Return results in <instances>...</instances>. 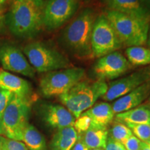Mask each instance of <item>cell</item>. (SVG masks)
Here are the masks:
<instances>
[{
  "label": "cell",
  "mask_w": 150,
  "mask_h": 150,
  "mask_svg": "<svg viewBox=\"0 0 150 150\" xmlns=\"http://www.w3.org/2000/svg\"><path fill=\"white\" fill-rule=\"evenodd\" d=\"M30 110L29 99L13 95L1 119L6 138L22 141L24 129L29 124Z\"/></svg>",
  "instance_id": "obj_7"
},
{
  "label": "cell",
  "mask_w": 150,
  "mask_h": 150,
  "mask_svg": "<svg viewBox=\"0 0 150 150\" xmlns=\"http://www.w3.org/2000/svg\"><path fill=\"white\" fill-rule=\"evenodd\" d=\"M131 131L133 135L142 142H148L150 140V125L147 124H125Z\"/></svg>",
  "instance_id": "obj_24"
},
{
  "label": "cell",
  "mask_w": 150,
  "mask_h": 150,
  "mask_svg": "<svg viewBox=\"0 0 150 150\" xmlns=\"http://www.w3.org/2000/svg\"><path fill=\"white\" fill-rule=\"evenodd\" d=\"M122 45L104 14L97 17L91 36L93 57L99 58L118 51Z\"/></svg>",
  "instance_id": "obj_8"
},
{
  "label": "cell",
  "mask_w": 150,
  "mask_h": 150,
  "mask_svg": "<svg viewBox=\"0 0 150 150\" xmlns=\"http://www.w3.org/2000/svg\"><path fill=\"white\" fill-rule=\"evenodd\" d=\"M141 142L134 135H132L129 137L122 144L127 150H140Z\"/></svg>",
  "instance_id": "obj_28"
},
{
  "label": "cell",
  "mask_w": 150,
  "mask_h": 150,
  "mask_svg": "<svg viewBox=\"0 0 150 150\" xmlns=\"http://www.w3.org/2000/svg\"><path fill=\"white\" fill-rule=\"evenodd\" d=\"M108 84L102 80L82 79L70 91L59 97L60 102L75 118L81 115L95 104L106 93Z\"/></svg>",
  "instance_id": "obj_3"
},
{
  "label": "cell",
  "mask_w": 150,
  "mask_h": 150,
  "mask_svg": "<svg viewBox=\"0 0 150 150\" xmlns=\"http://www.w3.org/2000/svg\"><path fill=\"white\" fill-rule=\"evenodd\" d=\"M149 95L150 80L114 101L111 105L112 110L114 113L117 114L132 109L141 105Z\"/></svg>",
  "instance_id": "obj_14"
},
{
  "label": "cell",
  "mask_w": 150,
  "mask_h": 150,
  "mask_svg": "<svg viewBox=\"0 0 150 150\" xmlns=\"http://www.w3.org/2000/svg\"><path fill=\"white\" fill-rule=\"evenodd\" d=\"M77 138L78 134L74 127L57 129L50 142V149L72 150Z\"/></svg>",
  "instance_id": "obj_18"
},
{
  "label": "cell",
  "mask_w": 150,
  "mask_h": 150,
  "mask_svg": "<svg viewBox=\"0 0 150 150\" xmlns=\"http://www.w3.org/2000/svg\"><path fill=\"white\" fill-rule=\"evenodd\" d=\"M0 136H3L6 137L5 130H4V128L2 120H1V119H0Z\"/></svg>",
  "instance_id": "obj_35"
},
{
  "label": "cell",
  "mask_w": 150,
  "mask_h": 150,
  "mask_svg": "<svg viewBox=\"0 0 150 150\" xmlns=\"http://www.w3.org/2000/svg\"><path fill=\"white\" fill-rule=\"evenodd\" d=\"M0 88L22 99H29L31 94V85L27 80L5 70L0 73Z\"/></svg>",
  "instance_id": "obj_16"
},
{
  "label": "cell",
  "mask_w": 150,
  "mask_h": 150,
  "mask_svg": "<svg viewBox=\"0 0 150 150\" xmlns=\"http://www.w3.org/2000/svg\"><path fill=\"white\" fill-rule=\"evenodd\" d=\"M22 141L29 150H47L44 136L33 125L29 123L24 129Z\"/></svg>",
  "instance_id": "obj_21"
},
{
  "label": "cell",
  "mask_w": 150,
  "mask_h": 150,
  "mask_svg": "<svg viewBox=\"0 0 150 150\" xmlns=\"http://www.w3.org/2000/svg\"><path fill=\"white\" fill-rule=\"evenodd\" d=\"M23 53L33 69L39 73L67 68L70 64L64 55L40 42L27 45L23 48Z\"/></svg>",
  "instance_id": "obj_5"
},
{
  "label": "cell",
  "mask_w": 150,
  "mask_h": 150,
  "mask_svg": "<svg viewBox=\"0 0 150 150\" xmlns=\"http://www.w3.org/2000/svg\"><path fill=\"white\" fill-rule=\"evenodd\" d=\"M143 7L150 13V0H140Z\"/></svg>",
  "instance_id": "obj_32"
},
{
  "label": "cell",
  "mask_w": 150,
  "mask_h": 150,
  "mask_svg": "<svg viewBox=\"0 0 150 150\" xmlns=\"http://www.w3.org/2000/svg\"><path fill=\"white\" fill-rule=\"evenodd\" d=\"M72 150H89V149L84 144L81 138L79 136H78L77 140L75 142L74 145L73 146Z\"/></svg>",
  "instance_id": "obj_30"
},
{
  "label": "cell",
  "mask_w": 150,
  "mask_h": 150,
  "mask_svg": "<svg viewBox=\"0 0 150 150\" xmlns=\"http://www.w3.org/2000/svg\"><path fill=\"white\" fill-rule=\"evenodd\" d=\"M104 15L122 46L129 47L146 44L150 22L114 11L107 10Z\"/></svg>",
  "instance_id": "obj_4"
},
{
  "label": "cell",
  "mask_w": 150,
  "mask_h": 150,
  "mask_svg": "<svg viewBox=\"0 0 150 150\" xmlns=\"http://www.w3.org/2000/svg\"><path fill=\"white\" fill-rule=\"evenodd\" d=\"M146 44L148 46V48L150 49V23L149 25V29H148V33H147V42Z\"/></svg>",
  "instance_id": "obj_36"
},
{
  "label": "cell",
  "mask_w": 150,
  "mask_h": 150,
  "mask_svg": "<svg viewBox=\"0 0 150 150\" xmlns=\"http://www.w3.org/2000/svg\"><path fill=\"white\" fill-rule=\"evenodd\" d=\"M107 10L117 11L150 22V13L140 3V0H103Z\"/></svg>",
  "instance_id": "obj_15"
},
{
  "label": "cell",
  "mask_w": 150,
  "mask_h": 150,
  "mask_svg": "<svg viewBox=\"0 0 150 150\" xmlns=\"http://www.w3.org/2000/svg\"><path fill=\"white\" fill-rule=\"evenodd\" d=\"M0 73H1V70H0Z\"/></svg>",
  "instance_id": "obj_41"
},
{
  "label": "cell",
  "mask_w": 150,
  "mask_h": 150,
  "mask_svg": "<svg viewBox=\"0 0 150 150\" xmlns=\"http://www.w3.org/2000/svg\"><path fill=\"white\" fill-rule=\"evenodd\" d=\"M13 94L0 88V119H2L4 112L12 99Z\"/></svg>",
  "instance_id": "obj_27"
},
{
  "label": "cell",
  "mask_w": 150,
  "mask_h": 150,
  "mask_svg": "<svg viewBox=\"0 0 150 150\" xmlns=\"http://www.w3.org/2000/svg\"><path fill=\"white\" fill-rule=\"evenodd\" d=\"M149 105H150V99H149Z\"/></svg>",
  "instance_id": "obj_40"
},
{
  "label": "cell",
  "mask_w": 150,
  "mask_h": 150,
  "mask_svg": "<svg viewBox=\"0 0 150 150\" xmlns=\"http://www.w3.org/2000/svg\"><path fill=\"white\" fill-rule=\"evenodd\" d=\"M85 70L71 67L46 73L40 81L41 93L45 97H59L83 79Z\"/></svg>",
  "instance_id": "obj_6"
},
{
  "label": "cell",
  "mask_w": 150,
  "mask_h": 150,
  "mask_svg": "<svg viewBox=\"0 0 150 150\" xmlns=\"http://www.w3.org/2000/svg\"><path fill=\"white\" fill-rule=\"evenodd\" d=\"M0 63L5 71L34 77L35 70L20 49L11 45L0 47Z\"/></svg>",
  "instance_id": "obj_12"
},
{
  "label": "cell",
  "mask_w": 150,
  "mask_h": 150,
  "mask_svg": "<svg viewBox=\"0 0 150 150\" xmlns=\"http://www.w3.org/2000/svg\"><path fill=\"white\" fill-rule=\"evenodd\" d=\"M4 138L5 136H0V150H2L3 142H4Z\"/></svg>",
  "instance_id": "obj_37"
},
{
  "label": "cell",
  "mask_w": 150,
  "mask_h": 150,
  "mask_svg": "<svg viewBox=\"0 0 150 150\" xmlns=\"http://www.w3.org/2000/svg\"><path fill=\"white\" fill-rule=\"evenodd\" d=\"M147 142V143H148V144H149V145H150V140H149V141H148V142Z\"/></svg>",
  "instance_id": "obj_39"
},
{
  "label": "cell",
  "mask_w": 150,
  "mask_h": 150,
  "mask_svg": "<svg viewBox=\"0 0 150 150\" xmlns=\"http://www.w3.org/2000/svg\"><path fill=\"white\" fill-rule=\"evenodd\" d=\"M140 150H150V145L146 142H141Z\"/></svg>",
  "instance_id": "obj_34"
},
{
  "label": "cell",
  "mask_w": 150,
  "mask_h": 150,
  "mask_svg": "<svg viewBox=\"0 0 150 150\" xmlns=\"http://www.w3.org/2000/svg\"><path fill=\"white\" fill-rule=\"evenodd\" d=\"M7 22L11 32L16 36L33 37L43 26L42 8L27 0H13Z\"/></svg>",
  "instance_id": "obj_2"
},
{
  "label": "cell",
  "mask_w": 150,
  "mask_h": 150,
  "mask_svg": "<svg viewBox=\"0 0 150 150\" xmlns=\"http://www.w3.org/2000/svg\"><path fill=\"white\" fill-rule=\"evenodd\" d=\"M78 136L81 138L84 144L89 149L97 148L104 149L108 137V127L91 125L84 134Z\"/></svg>",
  "instance_id": "obj_20"
},
{
  "label": "cell",
  "mask_w": 150,
  "mask_h": 150,
  "mask_svg": "<svg viewBox=\"0 0 150 150\" xmlns=\"http://www.w3.org/2000/svg\"><path fill=\"white\" fill-rule=\"evenodd\" d=\"M92 122L91 118L84 112L76 119L74 124V128L78 135H82L91 127Z\"/></svg>",
  "instance_id": "obj_25"
},
{
  "label": "cell",
  "mask_w": 150,
  "mask_h": 150,
  "mask_svg": "<svg viewBox=\"0 0 150 150\" xmlns=\"http://www.w3.org/2000/svg\"><path fill=\"white\" fill-rule=\"evenodd\" d=\"M79 7V0H48L42 9V22L49 30L63 26L74 16Z\"/></svg>",
  "instance_id": "obj_9"
},
{
  "label": "cell",
  "mask_w": 150,
  "mask_h": 150,
  "mask_svg": "<svg viewBox=\"0 0 150 150\" xmlns=\"http://www.w3.org/2000/svg\"><path fill=\"white\" fill-rule=\"evenodd\" d=\"M104 150H127L122 143L112 139L110 136L108 137L106 140Z\"/></svg>",
  "instance_id": "obj_29"
},
{
  "label": "cell",
  "mask_w": 150,
  "mask_h": 150,
  "mask_svg": "<svg viewBox=\"0 0 150 150\" xmlns=\"http://www.w3.org/2000/svg\"><path fill=\"white\" fill-rule=\"evenodd\" d=\"M27 1H31V2L35 4L37 6H38L39 8H42V9H43V7H44V6H45V2L43 0H27Z\"/></svg>",
  "instance_id": "obj_33"
},
{
  "label": "cell",
  "mask_w": 150,
  "mask_h": 150,
  "mask_svg": "<svg viewBox=\"0 0 150 150\" xmlns=\"http://www.w3.org/2000/svg\"><path fill=\"white\" fill-rule=\"evenodd\" d=\"M132 135V131L125 124L117 121H115L108 129V136L121 143H123Z\"/></svg>",
  "instance_id": "obj_23"
},
{
  "label": "cell",
  "mask_w": 150,
  "mask_h": 150,
  "mask_svg": "<svg viewBox=\"0 0 150 150\" xmlns=\"http://www.w3.org/2000/svg\"><path fill=\"white\" fill-rule=\"evenodd\" d=\"M126 58L131 65L145 66L150 65V49L143 46L129 47L125 51Z\"/></svg>",
  "instance_id": "obj_22"
},
{
  "label": "cell",
  "mask_w": 150,
  "mask_h": 150,
  "mask_svg": "<svg viewBox=\"0 0 150 150\" xmlns=\"http://www.w3.org/2000/svg\"><path fill=\"white\" fill-rule=\"evenodd\" d=\"M131 67L126 56L115 51L98 58L93 67L97 80H113L125 74Z\"/></svg>",
  "instance_id": "obj_10"
},
{
  "label": "cell",
  "mask_w": 150,
  "mask_h": 150,
  "mask_svg": "<svg viewBox=\"0 0 150 150\" xmlns=\"http://www.w3.org/2000/svg\"><path fill=\"white\" fill-rule=\"evenodd\" d=\"M97 17L93 9L85 8L63 30V42L76 57L84 59L93 56L91 36Z\"/></svg>",
  "instance_id": "obj_1"
},
{
  "label": "cell",
  "mask_w": 150,
  "mask_h": 150,
  "mask_svg": "<svg viewBox=\"0 0 150 150\" xmlns=\"http://www.w3.org/2000/svg\"><path fill=\"white\" fill-rule=\"evenodd\" d=\"M115 121L124 124H147L150 125V105H140L127 111L115 115Z\"/></svg>",
  "instance_id": "obj_19"
},
{
  "label": "cell",
  "mask_w": 150,
  "mask_h": 150,
  "mask_svg": "<svg viewBox=\"0 0 150 150\" xmlns=\"http://www.w3.org/2000/svg\"><path fill=\"white\" fill-rule=\"evenodd\" d=\"M2 150H29L22 141L10 139L5 137Z\"/></svg>",
  "instance_id": "obj_26"
},
{
  "label": "cell",
  "mask_w": 150,
  "mask_h": 150,
  "mask_svg": "<svg viewBox=\"0 0 150 150\" xmlns=\"http://www.w3.org/2000/svg\"><path fill=\"white\" fill-rule=\"evenodd\" d=\"M149 80L150 67L142 68L128 76L110 82L107 91L102 98L106 102L115 101Z\"/></svg>",
  "instance_id": "obj_11"
},
{
  "label": "cell",
  "mask_w": 150,
  "mask_h": 150,
  "mask_svg": "<svg viewBox=\"0 0 150 150\" xmlns=\"http://www.w3.org/2000/svg\"><path fill=\"white\" fill-rule=\"evenodd\" d=\"M8 2L9 0H0V20L4 16Z\"/></svg>",
  "instance_id": "obj_31"
},
{
  "label": "cell",
  "mask_w": 150,
  "mask_h": 150,
  "mask_svg": "<svg viewBox=\"0 0 150 150\" xmlns=\"http://www.w3.org/2000/svg\"><path fill=\"white\" fill-rule=\"evenodd\" d=\"M43 120L54 129L73 127L76 118L64 106L56 104H44L41 108Z\"/></svg>",
  "instance_id": "obj_13"
},
{
  "label": "cell",
  "mask_w": 150,
  "mask_h": 150,
  "mask_svg": "<svg viewBox=\"0 0 150 150\" xmlns=\"http://www.w3.org/2000/svg\"><path fill=\"white\" fill-rule=\"evenodd\" d=\"M91 118L93 126L108 127L114 120L115 114L111 104L106 102H99L83 112Z\"/></svg>",
  "instance_id": "obj_17"
},
{
  "label": "cell",
  "mask_w": 150,
  "mask_h": 150,
  "mask_svg": "<svg viewBox=\"0 0 150 150\" xmlns=\"http://www.w3.org/2000/svg\"><path fill=\"white\" fill-rule=\"evenodd\" d=\"M89 150H104V149H101V148H97V149H91Z\"/></svg>",
  "instance_id": "obj_38"
}]
</instances>
